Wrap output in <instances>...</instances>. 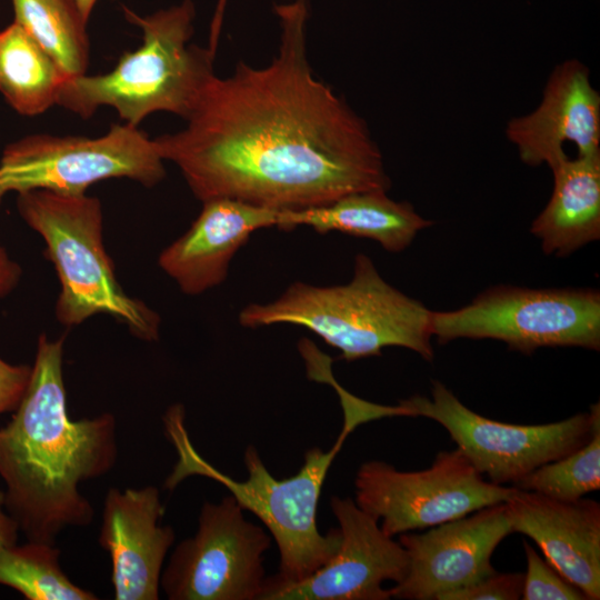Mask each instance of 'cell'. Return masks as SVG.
Masks as SVG:
<instances>
[{
  "instance_id": "6da1fadb",
  "label": "cell",
  "mask_w": 600,
  "mask_h": 600,
  "mask_svg": "<svg viewBox=\"0 0 600 600\" xmlns=\"http://www.w3.org/2000/svg\"><path fill=\"white\" fill-rule=\"evenodd\" d=\"M280 40L264 67L213 74L187 126L154 138L200 200L280 211L322 206L391 181L366 121L310 66L306 0L276 6Z\"/></svg>"
},
{
  "instance_id": "7a4b0ae2",
  "label": "cell",
  "mask_w": 600,
  "mask_h": 600,
  "mask_svg": "<svg viewBox=\"0 0 600 600\" xmlns=\"http://www.w3.org/2000/svg\"><path fill=\"white\" fill-rule=\"evenodd\" d=\"M63 341L39 336L28 387L0 427L6 509L28 540L49 543L66 528L91 523L94 510L79 486L108 473L118 457L113 414L68 413Z\"/></svg>"
},
{
  "instance_id": "3957f363",
  "label": "cell",
  "mask_w": 600,
  "mask_h": 600,
  "mask_svg": "<svg viewBox=\"0 0 600 600\" xmlns=\"http://www.w3.org/2000/svg\"><path fill=\"white\" fill-rule=\"evenodd\" d=\"M166 432L178 460L164 487L173 490L190 476L212 479L227 488L243 510L252 512L268 528L280 554L279 571L264 584L300 581L326 564L341 543V532L331 529L322 534L317 526V509L329 468L354 428L343 421L342 430L328 450L314 447L304 454L302 467L286 479L274 478L257 449L244 452L247 479L237 481L206 461L193 448L184 428V409L174 404L163 417Z\"/></svg>"
},
{
  "instance_id": "277c9868",
  "label": "cell",
  "mask_w": 600,
  "mask_h": 600,
  "mask_svg": "<svg viewBox=\"0 0 600 600\" xmlns=\"http://www.w3.org/2000/svg\"><path fill=\"white\" fill-rule=\"evenodd\" d=\"M238 319L250 329L304 327L347 361L380 356L387 347L410 349L427 361L434 354L432 311L388 283L363 253L356 256L348 283L316 287L297 281L271 302L248 304Z\"/></svg>"
},
{
  "instance_id": "5b68a950",
  "label": "cell",
  "mask_w": 600,
  "mask_h": 600,
  "mask_svg": "<svg viewBox=\"0 0 600 600\" xmlns=\"http://www.w3.org/2000/svg\"><path fill=\"white\" fill-rule=\"evenodd\" d=\"M127 19L142 29V44L126 52L103 74L67 78L57 103L82 118L101 106L112 107L127 123L164 111L188 119L213 71V50L190 44L194 6H178L140 17L124 8Z\"/></svg>"
},
{
  "instance_id": "8992f818",
  "label": "cell",
  "mask_w": 600,
  "mask_h": 600,
  "mask_svg": "<svg viewBox=\"0 0 600 600\" xmlns=\"http://www.w3.org/2000/svg\"><path fill=\"white\" fill-rule=\"evenodd\" d=\"M18 210L46 242L61 291L56 317L67 327L107 313L126 323L138 338L159 337L160 318L119 284L102 236V209L97 198L34 189L18 193Z\"/></svg>"
},
{
  "instance_id": "52a82bcc",
  "label": "cell",
  "mask_w": 600,
  "mask_h": 600,
  "mask_svg": "<svg viewBox=\"0 0 600 600\" xmlns=\"http://www.w3.org/2000/svg\"><path fill=\"white\" fill-rule=\"evenodd\" d=\"M432 337L493 339L522 353L543 347L600 348V293L591 289L494 286L469 304L432 311Z\"/></svg>"
},
{
  "instance_id": "ba28073f",
  "label": "cell",
  "mask_w": 600,
  "mask_h": 600,
  "mask_svg": "<svg viewBox=\"0 0 600 600\" xmlns=\"http://www.w3.org/2000/svg\"><path fill=\"white\" fill-rule=\"evenodd\" d=\"M399 404L406 417L440 423L477 471L501 486L514 484L538 467L573 452L588 442L600 421L599 402L588 413L552 423L496 421L466 407L438 380L432 381L431 398L417 394Z\"/></svg>"
},
{
  "instance_id": "9c48e42d",
  "label": "cell",
  "mask_w": 600,
  "mask_h": 600,
  "mask_svg": "<svg viewBox=\"0 0 600 600\" xmlns=\"http://www.w3.org/2000/svg\"><path fill=\"white\" fill-rule=\"evenodd\" d=\"M163 161L154 140L126 122L113 124L98 138H22L3 150L0 176L7 192L42 189L80 196L109 178H129L152 187L166 176Z\"/></svg>"
},
{
  "instance_id": "30bf717a",
  "label": "cell",
  "mask_w": 600,
  "mask_h": 600,
  "mask_svg": "<svg viewBox=\"0 0 600 600\" xmlns=\"http://www.w3.org/2000/svg\"><path fill=\"white\" fill-rule=\"evenodd\" d=\"M354 488L357 506L381 520V530L390 537L466 517L506 502L517 491L486 481L458 448L441 451L420 471L367 461L357 471Z\"/></svg>"
},
{
  "instance_id": "8fae6325",
  "label": "cell",
  "mask_w": 600,
  "mask_h": 600,
  "mask_svg": "<svg viewBox=\"0 0 600 600\" xmlns=\"http://www.w3.org/2000/svg\"><path fill=\"white\" fill-rule=\"evenodd\" d=\"M243 511L232 494L202 504L196 534L176 546L162 570L168 599L259 600L271 538Z\"/></svg>"
},
{
  "instance_id": "7c38bea8",
  "label": "cell",
  "mask_w": 600,
  "mask_h": 600,
  "mask_svg": "<svg viewBox=\"0 0 600 600\" xmlns=\"http://www.w3.org/2000/svg\"><path fill=\"white\" fill-rule=\"evenodd\" d=\"M331 510L341 543L334 556L307 578L284 584H264L259 600H388L386 581H401L408 570L404 548L386 534L379 520L353 499L333 496Z\"/></svg>"
},
{
  "instance_id": "4fadbf2b",
  "label": "cell",
  "mask_w": 600,
  "mask_h": 600,
  "mask_svg": "<svg viewBox=\"0 0 600 600\" xmlns=\"http://www.w3.org/2000/svg\"><path fill=\"white\" fill-rule=\"evenodd\" d=\"M512 533L506 502L477 510L423 533L399 534L408 556L404 578L389 589L390 597L407 600H443L496 572L491 557Z\"/></svg>"
},
{
  "instance_id": "5bb4252c",
  "label": "cell",
  "mask_w": 600,
  "mask_h": 600,
  "mask_svg": "<svg viewBox=\"0 0 600 600\" xmlns=\"http://www.w3.org/2000/svg\"><path fill=\"white\" fill-rule=\"evenodd\" d=\"M504 131L521 161L530 167L551 168L568 156L566 142L574 144L578 154L599 152L600 93L588 67L577 59L554 67L538 107L509 120Z\"/></svg>"
},
{
  "instance_id": "9a60e30c",
  "label": "cell",
  "mask_w": 600,
  "mask_h": 600,
  "mask_svg": "<svg viewBox=\"0 0 600 600\" xmlns=\"http://www.w3.org/2000/svg\"><path fill=\"white\" fill-rule=\"evenodd\" d=\"M164 507L153 486L106 494L99 544L111 559L116 600H157L163 562L174 543L170 526H161Z\"/></svg>"
},
{
  "instance_id": "2e32d148",
  "label": "cell",
  "mask_w": 600,
  "mask_h": 600,
  "mask_svg": "<svg viewBox=\"0 0 600 600\" xmlns=\"http://www.w3.org/2000/svg\"><path fill=\"white\" fill-rule=\"evenodd\" d=\"M512 532L532 539L544 559L589 600L600 599V504L520 490L506 501Z\"/></svg>"
},
{
  "instance_id": "e0dca14e",
  "label": "cell",
  "mask_w": 600,
  "mask_h": 600,
  "mask_svg": "<svg viewBox=\"0 0 600 600\" xmlns=\"http://www.w3.org/2000/svg\"><path fill=\"white\" fill-rule=\"evenodd\" d=\"M202 203L191 227L158 260L180 290L191 296L222 283L237 251L254 231L277 227L280 211L231 198Z\"/></svg>"
},
{
  "instance_id": "ac0fdd59",
  "label": "cell",
  "mask_w": 600,
  "mask_h": 600,
  "mask_svg": "<svg viewBox=\"0 0 600 600\" xmlns=\"http://www.w3.org/2000/svg\"><path fill=\"white\" fill-rule=\"evenodd\" d=\"M432 224L411 203L396 201L383 190H368L322 206L279 211L277 228L292 230L306 226L319 233L339 231L374 240L390 252H400L411 244L418 232Z\"/></svg>"
},
{
  "instance_id": "d6986e66",
  "label": "cell",
  "mask_w": 600,
  "mask_h": 600,
  "mask_svg": "<svg viewBox=\"0 0 600 600\" xmlns=\"http://www.w3.org/2000/svg\"><path fill=\"white\" fill-rule=\"evenodd\" d=\"M553 189L530 231L547 254L568 256L600 238V151L554 163Z\"/></svg>"
},
{
  "instance_id": "ffe728a7",
  "label": "cell",
  "mask_w": 600,
  "mask_h": 600,
  "mask_svg": "<svg viewBox=\"0 0 600 600\" xmlns=\"http://www.w3.org/2000/svg\"><path fill=\"white\" fill-rule=\"evenodd\" d=\"M67 78L18 22L0 31V92L18 113L36 116L56 104Z\"/></svg>"
},
{
  "instance_id": "44dd1931",
  "label": "cell",
  "mask_w": 600,
  "mask_h": 600,
  "mask_svg": "<svg viewBox=\"0 0 600 600\" xmlns=\"http://www.w3.org/2000/svg\"><path fill=\"white\" fill-rule=\"evenodd\" d=\"M14 21L53 58L68 78L86 73L87 20L76 0H11Z\"/></svg>"
},
{
  "instance_id": "7402d4cb",
  "label": "cell",
  "mask_w": 600,
  "mask_h": 600,
  "mask_svg": "<svg viewBox=\"0 0 600 600\" xmlns=\"http://www.w3.org/2000/svg\"><path fill=\"white\" fill-rule=\"evenodd\" d=\"M60 553L54 543L34 540L0 548V584L14 589L27 600L98 599L63 572Z\"/></svg>"
},
{
  "instance_id": "603a6c76",
  "label": "cell",
  "mask_w": 600,
  "mask_h": 600,
  "mask_svg": "<svg viewBox=\"0 0 600 600\" xmlns=\"http://www.w3.org/2000/svg\"><path fill=\"white\" fill-rule=\"evenodd\" d=\"M513 487L560 501H576L600 489V421L587 443L544 463Z\"/></svg>"
},
{
  "instance_id": "cb8c5ba5",
  "label": "cell",
  "mask_w": 600,
  "mask_h": 600,
  "mask_svg": "<svg viewBox=\"0 0 600 600\" xmlns=\"http://www.w3.org/2000/svg\"><path fill=\"white\" fill-rule=\"evenodd\" d=\"M527 571L521 598L524 600H586L587 597L567 581L528 542H523Z\"/></svg>"
},
{
  "instance_id": "d4e9b609",
  "label": "cell",
  "mask_w": 600,
  "mask_h": 600,
  "mask_svg": "<svg viewBox=\"0 0 600 600\" xmlns=\"http://www.w3.org/2000/svg\"><path fill=\"white\" fill-rule=\"evenodd\" d=\"M522 587V573L494 572L447 594L443 600H518L521 598Z\"/></svg>"
},
{
  "instance_id": "484cf974",
  "label": "cell",
  "mask_w": 600,
  "mask_h": 600,
  "mask_svg": "<svg viewBox=\"0 0 600 600\" xmlns=\"http://www.w3.org/2000/svg\"><path fill=\"white\" fill-rule=\"evenodd\" d=\"M31 367L11 364L0 358V414L13 412L28 387Z\"/></svg>"
},
{
  "instance_id": "4316f807",
  "label": "cell",
  "mask_w": 600,
  "mask_h": 600,
  "mask_svg": "<svg viewBox=\"0 0 600 600\" xmlns=\"http://www.w3.org/2000/svg\"><path fill=\"white\" fill-rule=\"evenodd\" d=\"M22 270L7 250L0 247V299L8 296L20 281Z\"/></svg>"
},
{
  "instance_id": "83f0119b",
  "label": "cell",
  "mask_w": 600,
  "mask_h": 600,
  "mask_svg": "<svg viewBox=\"0 0 600 600\" xmlns=\"http://www.w3.org/2000/svg\"><path fill=\"white\" fill-rule=\"evenodd\" d=\"M20 529L4 506V492L0 490V548L17 543Z\"/></svg>"
},
{
  "instance_id": "f1b7e54d",
  "label": "cell",
  "mask_w": 600,
  "mask_h": 600,
  "mask_svg": "<svg viewBox=\"0 0 600 600\" xmlns=\"http://www.w3.org/2000/svg\"><path fill=\"white\" fill-rule=\"evenodd\" d=\"M83 18L88 21L97 0H76Z\"/></svg>"
},
{
  "instance_id": "f546056e",
  "label": "cell",
  "mask_w": 600,
  "mask_h": 600,
  "mask_svg": "<svg viewBox=\"0 0 600 600\" xmlns=\"http://www.w3.org/2000/svg\"><path fill=\"white\" fill-rule=\"evenodd\" d=\"M7 193V190L4 189V186L2 183V180H1V176H0V201L2 199V197Z\"/></svg>"
}]
</instances>
